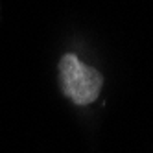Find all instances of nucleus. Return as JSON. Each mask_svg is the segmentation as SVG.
Returning a JSON list of instances; mask_svg holds the SVG:
<instances>
[{"label":"nucleus","mask_w":153,"mask_h":153,"mask_svg":"<svg viewBox=\"0 0 153 153\" xmlns=\"http://www.w3.org/2000/svg\"><path fill=\"white\" fill-rule=\"evenodd\" d=\"M63 91L76 105H89L100 96L103 78L92 67L83 65L74 53H67L59 61Z\"/></svg>","instance_id":"nucleus-1"}]
</instances>
